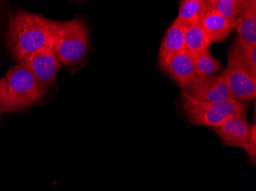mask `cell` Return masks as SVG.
<instances>
[{"label": "cell", "mask_w": 256, "mask_h": 191, "mask_svg": "<svg viewBox=\"0 0 256 191\" xmlns=\"http://www.w3.org/2000/svg\"><path fill=\"white\" fill-rule=\"evenodd\" d=\"M205 13V0H182L179 2L176 18L184 28L200 23Z\"/></svg>", "instance_id": "obj_14"}, {"label": "cell", "mask_w": 256, "mask_h": 191, "mask_svg": "<svg viewBox=\"0 0 256 191\" xmlns=\"http://www.w3.org/2000/svg\"><path fill=\"white\" fill-rule=\"evenodd\" d=\"M214 131L226 146L246 151L251 134L246 114L230 115L220 126L214 128Z\"/></svg>", "instance_id": "obj_8"}, {"label": "cell", "mask_w": 256, "mask_h": 191, "mask_svg": "<svg viewBox=\"0 0 256 191\" xmlns=\"http://www.w3.org/2000/svg\"><path fill=\"white\" fill-rule=\"evenodd\" d=\"M200 23L211 43L224 42L234 31L228 21L214 10L207 11Z\"/></svg>", "instance_id": "obj_13"}, {"label": "cell", "mask_w": 256, "mask_h": 191, "mask_svg": "<svg viewBox=\"0 0 256 191\" xmlns=\"http://www.w3.org/2000/svg\"><path fill=\"white\" fill-rule=\"evenodd\" d=\"M248 0H205L206 12L216 11L230 23L232 30L236 29L248 11Z\"/></svg>", "instance_id": "obj_11"}, {"label": "cell", "mask_w": 256, "mask_h": 191, "mask_svg": "<svg viewBox=\"0 0 256 191\" xmlns=\"http://www.w3.org/2000/svg\"><path fill=\"white\" fill-rule=\"evenodd\" d=\"M185 92L191 98L200 101L220 102L232 99L221 73L195 77Z\"/></svg>", "instance_id": "obj_7"}, {"label": "cell", "mask_w": 256, "mask_h": 191, "mask_svg": "<svg viewBox=\"0 0 256 191\" xmlns=\"http://www.w3.org/2000/svg\"><path fill=\"white\" fill-rule=\"evenodd\" d=\"M181 102L186 119L194 126L217 127L232 114H247L248 106L235 99L220 102L200 101L191 98L185 91Z\"/></svg>", "instance_id": "obj_4"}, {"label": "cell", "mask_w": 256, "mask_h": 191, "mask_svg": "<svg viewBox=\"0 0 256 191\" xmlns=\"http://www.w3.org/2000/svg\"><path fill=\"white\" fill-rule=\"evenodd\" d=\"M166 74L186 91L196 77L194 54L185 49L174 56L168 64Z\"/></svg>", "instance_id": "obj_10"}, {"label": "cell", "mask_w": 256, "mask_h": 191, "mask_svg": "<svg viewBox=\"0 0 256 191\" xmlns=\"http://www.w3.org/2000/svg\"><path fill=\"white\" fill-rule=\"evenodd\" d=\"M56 21L40 14L18 11L10 17L6 44L17 63L42 47H52Z\"/></svg>", "instance_id": "obj_1"}, {"label": "cell", "mask_w": 256, "mask_h": 191, "mask_svg": "<svg viewBox=\"0 0 256 191\" xmlns=\"http://www.w3.org/2000/svg\"><path fill=\"white\" fill-rule=\"evenodd\" d=\"M52 47L62 65L82 62L89 49V31L86 22L80 18L56 21Z\"/></svg>", "instance_id": "obj_2"}, {"label": "cell", "mask_w": 256, "mask_h": 191, "mask_svg": "<svg viewBox=\"0 0 256 191\" xmlns=\"http://www.w3.org/2000/svg\"><path fill=\"white\" fill-rule=\"evenodd\" d=\"M248 11L236 28L238 37L250 44H256V2L248 1Z\"/></svg>", "instance_id": "obj_16"}, {"label": "cell", "mask_w": 256, "mask_h": 191, "mask_svg": "<svg viewBox=\"0 0 256 191\" xmlns=\"http://www.w3.org/2000/svg\"><path fill=\"white\" fill-rule=\"evenodd\" d=\"M221 74L232 98L242 103H248L256 99V76L230 61H228L226 67Z\"/></svg>", "instance_id": "obj_6"}, {"label": "cell", "mask_w": 256, "mask_h": 191, "mask_svg": "<svg viewBox=\"0 0 256 191\" xmlns=\"http://www.w3.org/2000/svg\"><path fill=\"white\" fill-rule=\"evenodd\" d=\"M186 49L184 29L178 18L166 30L159 49L158 63L162 72L166 74L168 64L174 56Z\"/></svg>", "instance_id": "obj_9"}, {"label": "cell", "mask_w": 256, "mask_h": 191, "mask_svg": "<svg viewBox=\"0 0 256 191\" xmlns=\"http://www.w3.org/2000/svg\"><path fill=\"white\" fill-rule=\"evenodd\" d=\"M6 97V78L0 79V116L4 113V103Z\"/></svg>", "instance_id": "obj_19"}, {"label": "cell", "mask_w": 256, "mask_h": 191, "mask_svg": "<svg viewBox=\"0 0 256 191\" xmlns=\"http://www.w3.org/2000/svg\"><path fill=\"white\" fill-rule=\"evenodd\" d=\"M5 78L4 113L26 108L48 93L47 87L42 85L22 64H18L10 68Z\"/></svg>", "instance_id": "obj_3"}, {"label": "cell", "mask_w": 256, "mask_h": 191, "mask_svg": "<svg viewBox=\"0 0 256 191\" xmlns=\"http://www.w3.org/2000/svg\"><path fill=\"white\" fill-rule=\"evenodd\" d=\"M228 51V61L256 77V44H248L238 36Z\"/></svg>", "instance_id": "obj_12"}, {"label": "cell", "mask_w": 256, "mask_h": 191, "mask_svg": "<svg viewBox=\"0 0 256 191\" xmlns=\"http://www.w3.org/2000/svg\"><path fill=\"white\" fill-rule=\"evenodd\" d=\"M184 29L186 49L190 52L197 54L210 47L212 43L208 40L201 23L186 27Z\"/></svg>", "instance_id": "obj_15"}, {"label": "cell", "mask_w": 256, "mask_h": 191, "mask_svg": "<svg viewBox=\"0 0 256 191\" xmlns=\"http://www.w3.org/2000/svg\"><path fill=\"white\" fill-rule=\"evenodd\" d=\"M18 64L25 66L42 85L48 88L54 84L62 63L52 47H42Z\"/></svg>", "instance_id": "obj_5"}, {"label": "cell", "mask_w": 256, "mask_h": 191, "mask_svg": "<svg viewBox=\"0 0 256 191\" xmlns=\"http://www.w3.org/2000/svg\"><path fill=\"white\" fill-rule=\"evenodd\" d=\"M251 134H250V141H248V148L246 152L250 160L256 164V126L254 124L250 125Z\"/></svg>", "instance_id": "obj_18"}, {"label": "cell", "mask_w": 256, "mask_h": 191, "mask_svg": "<svg viewBox=\"0 0 256 191\" xmlns=\"http://www.w3.org/2000/svg\"><path fill=\"white\" fill-rule=\"evenodd\" d=\"M196 77L211 75L222 68V62L211 54L210 47L201 52L194 54Z\"/></svg>", "instance_id": "obj_17"}]
</instances>
